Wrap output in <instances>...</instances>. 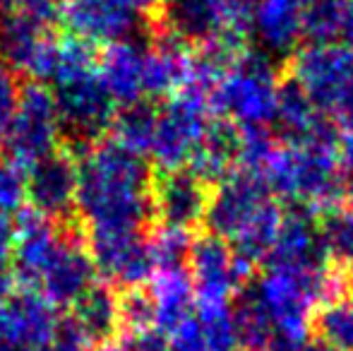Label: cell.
<instances>
[{"label": "cell", "instance_id": "obj_1", "mask_svg": "<svg viewBox=\"0 0 353 351\" xmlns=\"http://www.w3.org/2000/svg\"><path fill=\"white\" fill-rule=\"evenodd\" d=\"M92 234L142 231L154 217V181L144 157L116 142L92 147L77 166V200Z\"/></svg>", "mask_w": 353, "mask_h": 351}, {"label": "cell", "instance_id": "obj_2", "mask_svg": "<svg viewBox=\"0 0 353 351\" xmlns=\"http://www.w3.org/2000/svg\"><path fill=\"white\" fill-rule=\"evenodd\" d=\"M286 212L260 176L233 171L210 192L205 224L248 265L270 260Z\"/></svg>", "mask_w": 353, "mask_h": 351}, {"label": "cell", "instance_id": "obj_3", "mask_svg": "<svg viewBox=\"0 0 353 351\" xmlns=\"http://www.w3.org/2000/svg\"><path fill=\"white\" fill-rule=\"evenodd\" d=\"M257 176L276 200L310 214L330 212L346 181L334 135L274 142Z\"/></svg>", "mask_w": 353, "mask_h": 351}, {"label": "cell", "instance_id": "obj_4", "mask_svg": "<svg viewBox=\"0 0 353 351\" xmlns=\"http://www.w3.org/2000/svg\"><path fill=\"white\" fill-rule=\"evenodd\" d=\"M17 270L27 289L51 305H74L94 286V263L87 250L61 236L43 217L27 219L17 241Z\"/></svg>", "mask_w": 353, "mask_h": 351}, {"label": "cell", "instance_id": "obj_5", "mask_svg": "<svg viewBox=\"0 0 353 351\" xmlns=\"http://www.w3.org/2000/svg\"><path fill=\"white\" fill-rule=\"evenodd\" d=\"M330 265H281L270 263L252 284L245 286L270 323L274 337L307 342L315 315L327 299L341 291V281Z\"/></svg>", "mask_w": 353, "mask_h": 351}, {"label": "cell", "instance_id": "obj_6", "mask_svg": "<svg viewBox=\"0 0 353 351\" xmlns=\"http://www.w3.org/2000/svg\"><path fill=\"white\" fill-rule=\"evenodd\" d=\"M274 61L260 51L238 48L216 70L210 87L214 113L236 128H270L281 92Z\"/></svg>", "mask_w": 353, "mask_h": 351}, {"label": "cell", "instance_id": "obj_7", "mask_svg": "<svg viewBox=\"0 0 353 351\" xmlns=\"http://www.w3.org/2000/svg\"><path fill=\"white\" fill-rule=\"evenodd\" d=\"M293 77L315 108L334 123L353 121V46L346 41H310L293 53Z\"/></svg>", "mask_w": 353, "mask_h": 351}, {"label": "cell", "instance_id": "obj_8", "mask_svg": "<svg viewBox=\"0 0 353 351\" xmlns=\"http://www.w3.org/2000/svg\"><path fill=\"white\" fill-rule=\"evenodd\" d=\"M214 121V108L205 89L185 87L173 94L171 101L159 108L149 157L154 164L168 171L188 169L202 135Z\"/></svg>", "mask_w": 353, "mask_h": 351}, {"label": "cell", "instance_id": "obj_9", "mask_svg": "<svg viewBox=\"0 0 353 351\" xmlns=\"http://www.w3.org/2000/svg\"><path fill=\"white\" fill-rule=\"evenodd\" d=\"M248 265L226 241L207 234L192 241L188 274L195 289V305H233L250 279Z\"/></svg>", "mask_w": 353, "mask_h": 351}, {"label": "cell", "instance_id": "obj_10", "mask_svg": "<svg viewBox=\"0 0 353 351\" xmlns=\"http://www.w3.org/2000/svg\"><path fill=\"white\" fill-rule=\"evenodd\" d=\"M58 113L53 97L46 89L27 87L19 94L12 121L8 128V147L12 164L34 166L53 154V140L58 132Z\"/></svg>", "mask_w": 353, "mask_h": 351}, {"label": "cell", "instance_id": "obj_11", "mask_svg": "<svg viewBox=\"0 0 353 351\" xmlns=\"http://www.w3.org/2000/svg\"><path fill=\"white\" fill-rule=\"evenodd\" d=\"M94 270L123 289H137L154 274L149 239L142 231H103L92 234Z\"/></svg>", "mask_w": 353, "mask_h": 351}, {"label": "cell", "instance_id": "obj_12", "mask_svg": "<svg viewBox=\"0 0 353 351\" xmlns=\"http://www.w3.org/2000/svg\"><path fill=\"white\" fill-rule=\"evenodd\" d=\"M248 32L255 39L257 51L272 61L293 56L305 39L303 0H255Z\"/></svg>", "mask_w": 353, "mask_h": 351}, {"label": "cell", "instance_id": "obj_13", "mask_svg": "<svg viewBox=\"0 0 353 351\" xmlns=\"http://www.w3.org/2000/svg\"><path fill=\"white\" fill-rule=\"evenodd\" d=\"M210 190L202 178L192 171H168L159 183H154V214L161 226L190 231L195 224L205 221Z\"/></svg>", "mask_w": 353, "mask_h": 351}, {"label": "cell", "instance_id": "obj_14", "mask_svg": "<svg viewBox=\"0 0 353 351\" xmlns=\"http://www.w3.org/2000/svg\"><path fill=\"white\" fill-rule=\"evenodd\" d=\"M65 19L82 41L111 46L135 34L140 14L121 0H68Z\"/></svg>", "mask_w": 353, "mask_h": 351}, {"label": "cell", "instance_id": "obj_15", "mask_svg": "<svg viewBox=\"0 0 353 351\" xmlns=\"http://www.w3.org/2000/svg\"><path fill=\"white\" fill-rule=\"evenodd\" d=\"M147 299L152 305L154 330L171 332L176 325L195 313V289L188 267H159L149 277Z\"/></svg>", "mask_w": 353, "mask_h": 351}, {"label": "cell", "instance_id": "obj_16", "mask_svg": "<svg viewBox=\"0 0 353 351\" xmlns=\"http://www.w3.org/2000/svg\"><path fill=\"white\" fill-rule=\"evenodd\" d=\"M144 68H147V46L125 39L111 43L99 61V75L111 94L113 103L130 106L144 99Z\"/></svg>", "mask_w": 353, "mask_h": 351}, {"label": "cell", "instance_id": "obj_17", "mask_svg": "<svg viewBox=\"0 0 353 351\" xmlns=\"http://www.w3.org/2000/svg\"><path fill=\"white\" fill-rule=\"evenodd\" d=\"M27 195L41 214H68L72 210V202L77 200V169L70 164V159L61 154L46 157L32 166Z\"/></svg>", "mask_w": 353, "mask_h": 351}, {"label": "cell", "instance_id": "obj_18", "mask_svg": "<svg viewBox=\"0 0 353 351\" xmlns=\"http://www.w3.org/2000/svg\"><path fill=\"white\" fill-rule=\"evenodd\" d=\"M241 166V128L226 118H214L202 135L188 171L205 183H219Z\"/></svg>", "mask_w": 353, "mask_h": 351}, {"label": "cell", "instance_id": "obj_19", "mask_svg": "<svg viewBox=\"0 0 353 351\" xmlns=\"http://www.w3.org/2000/svg\"><path fill=\"white\" fill-rule=\"evenodd\" d=\"M267 263L298 265V267L327 265L325 250H322V239H320V224L312 219L310 212L291 210L283 214L274 250H272Z\"/></svg>", "mask_w": 353, "mask_h": 351}, {"label": "cell", "instance_id": "obj_20", "mask_svg": "<svg viewBox=\"0 0 353 351\" xmlns=\"http://www.w3.org/2000/svg\"><path fill=\"white\" fill-rule=\"evenodd\" d=\"M276 128L286 140H312V137H330V121L315 108L296 82H283L279 92V103L274 113Z\"/></svg>", "mask_w": 353, "mask_h": 351}, {"label": "cell", "instance_id": "obj_21", "mask_svg": "<svg viewBox=\"0 0 353 351\" xmlns=\"http://www.w3.org/2000/svg\"><path fill=\"white\" fill-rule=\"evenodd\" d=\"M70 318L79 325L87 339L94 347L113 342L121 332V299L108 286L94 284L77 303L72 305Z\"/></svg>", "mask_w": 353, "mask_h": 351}, {"label": "cell", "instance_id": "obj_22", "mask_svg": "<svg viewBox=\"0 0 353 351\" xmlns=\"http://www.w3.org/2000/svg\"><path fill=\"white\" fill-rule=\"evenodd\" d=\"M41 27L43 24L34 22L22 12L0 17V56L3 61L10 66L34 70L37 63L41 61L43 51L48 48Z\"/></svg>", "mask_w": 353, "mask_h": 351}, {"label": "cell", "instance_id": "obj_23", "mask_svg": "<svg viewBox=\"0 0 353 351\" xmlns=\"http://www.w3.org/2000/svg\"><path fill=\"white\" fill-rule=\"evenodd\" d=\"M303 19L312 41H346L353 0H303Z\"/></svg>", "mask_w": 353, "mask_h": 351}, {"label": "cell", "instance_id": "obj_24", "mask_svg": "<svg viewBox=\"0 0 353 351\" xmlns=\"http://www.w3.org/2000/svg\"><path fill=\"white\" fill-rule=\"evenodd\" d=\"M312 330L334 351H353V291L334 294L320 305Z\"/></svg>", "mask_w": 353, "mask_h": 351}, {"label": "cell", "instance_id": "obj_25", "mask_svg": "<svg viewBox=\"0 0 353 351\" xmlns=\"http://www.w3.org/2000/svg\"><path fill=\"white\" fill-rule=\"evenodd\" d=\"M157 116L159 108L149 106L144 101L123 106L118 116H113V132H116V145L123 150L132 152V154L149 157L154 140V130H157Z\"/></svg>", "mask_w": 353, "mask_h": 351}, {"label": "cell", "instance_id": "obj_26", "mask_svg": "<svg viewBox=\"0 0 353 351\" xmlns=\"http://www.w3.org/2000/svg\"><path fill=\"white\" fill-rule=\"evenodd\" d=\"M322 250L327 263L344 277H353V212L330 210L320 224Z\"/></svg>", "mask_w": 353, "mask_h": 351}, {"label": "cell", "instance_id": "obj_27", "mask_svg": "<svg viewBox=\"0 0 353 351\" xmlns=\"http://www.w3.org/2000/svg\"><path fill=\"white\" fill-rule=\"evenodd\" d=\"M212 351H241L233 305H195Z\"/></svg>", "mask_w": 353, "mask_h": 351}, {"label": "cell", "instance_id": "obj_28", "mask_svg": "<svg viewBox=\"0 0 353 351\" xmlns=\"http://www.w3.org/2000/svg\"><path fill=\"white\" fill-rule=\"evenodd\" d=\"M149 248H152L154 267H185L188 255L192 248L190 231L181 229H168L161 226L157 234L149 239Z\"/></svg>", "mask_w": 353, "mask_h": 351}, {"label": "cell", "instance_id": "obj_29", "mask_svg": "<svg viewBox=\"0 0 353 351\" xmlns=\"http://www.w3.org/2000/svg\"><path fill=\"white\" fill-rule=\"evenodd\" d=\"M166 344L168 351H212L205 328L195 313L183 320L181 325H176L171 332H166Z\"/></svg>", "mask_w": 353, "mask_h": 351}, {"label": "cell", "instance_id": "obj_30", "mask_svg": "<svg viewBox=\"0 0 353 351\" xmlns=\"http://www.w3.org/2000/svg\"><path fill=\"white\" fill-rule=\"evenodd\" d=\"M19 5H22V14L43 27L65 12V0H19Z\"/></svg>", "mask_w": 353, "mask_h": 351}, {"label": "cell", "instance_id": "obj_31", "mask_svg": "<svg viewBox=\"0 0 353 351\" xmlns=\"http://www.w3.org/2000/svg\"><path fill=\"white\" fill-rule=\"evenodd\" d=\"M14 106H17V94H14L8 72L0 68V140L8 137V128L10 121H12Z\"/></svg>", "mask_w": 353, "mask_h": 351}, {"label": "cell", "instance_id": "obj_32", "mask_svg": "<svg viewBox=\"0 0 353 351\" xmlns=\"http://www.w3.org/2000/svg\"><path fill=\"white\" fill-rule=\"evenodd\" d=\"M336 147H339L341 161H344V164H349V166H353V121L344 126V132H341Z\"/></svg>", "mask_w": 353, "mask_h": 351}, {"label": "cell", "instance_id": "obj_33", "mask_svg": "<svg viewBox=\"0 0 353 351\" xmlns=\"http://www.w3.org/2000/svg\"><path fill=\"white\" fill-rule=\"evenodd\" d=\"M223 3H226V8L233 12V17H236L238 22L248 29V22H250V10H252V5H255V0H223Z\"/></svg>", "mask_w": 353, "mask_h": 351}, {"label": "cell", "instance_id": "obj_34", "mask_svg": "<svg viewBox=\"0 0 353 351\" xmlns=\"http://www.w3.org/2000/svg\"><path fill=\"white\" fill-rule=\"evenodd\" d=\"M265 351H307V342H293V339L274 337L265 347Z\"/></svg>", "mask_w": 353, "mask_h": 351}, {"label": "cell", "instance_id": "obj_35", "mask_svg": "<svg viewBox=\"0 0 353 351\" xmlns=\"http://www.w3.org/2000/svg\"><path fill=\"white\" fill-rule=\"evenodd\" d=\"M92 351H137L135 344H132V339H113V342H106L101 344V347H94Z\"/></svg>", "mask_w": 353, "mask_h": 351}, {"label": "cell", "instance_id": "obj_36", "mask_svg": "<svg viewBox=\"0 0 353 351\" xmlns=\"http://www.w3.org/2000/svg\"><path fill=\"white\" fill-rule=\"evenodd\" d=\"M121 3H125L128 8L132 10V12H137L142 17L144 12H152V10L157 8L159 0H121Z\"/></svg>", "mask_w": 353, "mask_h": 351}, {"label": "cell", "instance_id": "obj_37", "mask_svg": "<svg viewBox=\"0 0 353 351\" xmlns=\"http://www.w3.org/2000/svg\"><path fill=\"white\" fill-rule=\"evenodd\" d=\"M344 197L349 202V212H353V174L344 181Z\"/></svg>", "mask_w": 353, "mask_h": 351}, {"label": "cell", "instance_id": "obj_38", "mask_svg": "<svg viewBox=\"0 0 353 351\" xmlns=\"http://www.w3.org/2000/svg\"><path fill=\"white\" fill-rule=\"evenodd\" d=\"M307 351H334L332 347H327V344L317 342V344H307Z\"/></svg>", "mask_w": 353, "mask_h": 351}, {"label": "cell", "instance_id": "obj_39", "mask_svg": "<svg viewBox=\"0 0 353 351\" xmlns=\"http://www.w3.org/2000/svg\"><path fill=\"white\" fill-rule=\"evenodd\" d=\"M3 8H5V0H0V17H3Z\"/></svg>", "mask_w": 353, "mask_h": 351}]
</instances>
